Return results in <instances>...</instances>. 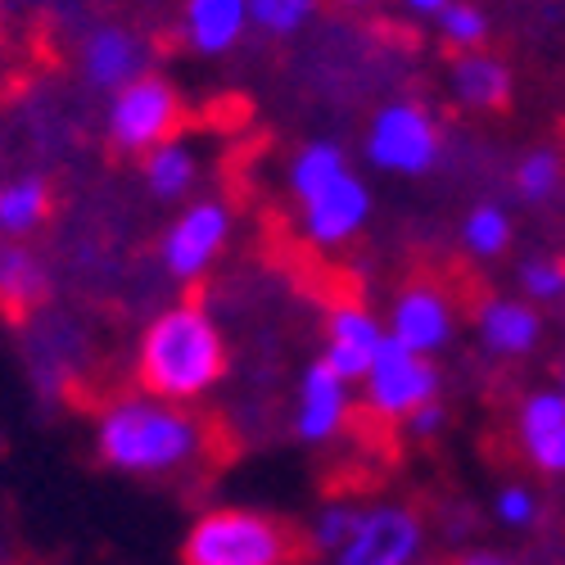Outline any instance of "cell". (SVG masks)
<instances>
[{
  "mask_svg": "<svg viewBox=\"0 0 565 565\" xmlns=\"http://www.w3.org/2000/svg\"><path fill=\"white\" fill-rule=\"evenodd\" d=\"M45 290H51V276L36 263V254L19 241H0V308L23 317L45 299Z\"/></svg>",
  "mask_w": 565,
  "mask_h": 565,
  "instance_id": "e0dca14e",
  "label": "cell"
},
{
  "mask_svg": "<svg viewBox=\"0 0 565 565\" xmlns=\"http://www.w3.org/2000/svg\"><path fill=\"white\" fill-rule=\"evenodd\" d=\"M461 241H466V249L476 258H498L511 245V222H507L502 209L480 204V209H470V217L461 226Z\"/></svg>",
  "mask_w": 565,
  "mask_h": 565,
  "instance_id": "44dd1931",
  "label": "cell"
},
{
  "mask_svg": "<svg viewBox=\"0 0 565 565\" xmlns=\"http://www.w3.org/2000/svg\"><path fill=\"white\" fill-rule=\"evenodd\" d=\"M303 204V231L308 241L331 249V245H344L362 231L366 213H371V191L353 177V172H340L335 181H326L321 191H312Z\"/></svg>",
  "mask_w": 565,
  "mask_h": 565,
  "instance_id": "9c48e42d",
  "label": "cell"
},
{
  "mask_svg": "<svg viewBox=\"0 0 565 565\" xmlns=\"http://www.w3.org/2000/svg\"><path fill=\"white\" fill-rule=\"evenodd\" d=\"M231 235V213L226 204L217 200H204V204H191L163 235V267L177 276V280H195L213 267V258L222 254Z\"/></svg>",
  "mask_w": 565,
  "mask_h": 565,
  "instance_id": "ba28073f",
  "label": "cell"
},
{
  "mask_svg": "<svg viewBox=\"0 0 565 565\" xmlns=\"http://www.w3.org/2000/svg\"><path fill=\"white\" fill-rule=\"evenodd\" d=\"M561 394H565V390H561Z\"/></svg>",
  "mask_w": 565,
  "mask_h": 565,
  "instance_id": "836d02e7",
  "label": "cell"
},
{
  "mask_svg": "<svg viewBox=\"0 0 565 565\" xmlns=\"http://www.w3.org/2000/svg\"><path fill=\"white\" fill-rule=\"evenodd\" d=\"M340 6H349V10H358V6H371V0H340Z\"/></svg>",
  "mask_w": 565,
  "mask_h": 565,
  "instance_id": "d6a6232c",
  "label": "cell"
},
{
  "mask_svg": "<svg viewBox=\"0 0 565 565\" xmlns=\"http://www.w3.org/2000/svg\"><path fill=\"white\" fill-rule=\"evenodd\" d=\"M457 565H515V561H511V556H502V552L476 547V552H466V556H457Z\"/></svg>",
  "mask_w": 565,
  "mask_h": 565,
  "instance_id": "4dcf8cb0",
  "label": "cell"
},
{
  "mask_svg": "<svg viewBox=\"0 0 565 565\" xmlns=\"http://www.w3.org/2000/svg\"><path fill=\"white\" fill-rule=\"evenodd\" d=\"M366 159L381 172L420 177L439 159V127L420 105H385L366 127Z\"/></svg>",
  "mask_w": 565,
  "mask_h": 565,
  "instance_id": "5b68a950",
  "label": "cell"
},
{
  "mask_svg": "<svg viewBox=\"0 0 565 565\" xmlns=\"http://www.w3.org/2000/svg\"><path fill=\"white\" fill-rule=\"evenodd\" d=\"M195 172H200V163H195L191 146H181V140H163V146H154L146 154V185L159 200H181L195 185Z\"/></svg>",
  "mask_w": 565,
  "mask_h": 565,
  "instance_id": "d6986e66",
  "label": "cell"
},
{
  "mask_svg": "<svg viewBox=\"0 0 565 565\" xmlns=\"http://www.w3.org/2000/svg\"><path fill=\"white\" fill-rule=\"evenodd\" d=\"M452 96L466 109H502L511 100V68L493 55L461 51V60L452 64Z\"/></svg>",
  "mask_w": 565,
  "mask_h": 565,
  "instance_id": "2e32d148",
  "label": "cell"
},
{
  "mask_svg": "<svg viewBox=\"0 0 565 565\" xmlns=\"http://www.w3.org/2000/svg\"><path fill=\"white\" fill-rule=\"evenodd\" d=\"M390 340H398L412 353H439L452 340V308L435 286H412L394 312H390Z\"/></svg>",
  "mask_w": 565,
  "mask_h": 565,
  "instance_id": "7c38bea8",
  "label": "cell"
},
{
  "mask_svg": "<svg viewBox=\"0 0 565 565\" xmlns=\"http://www.w3.org/2000/svg\"><path fill=\"white\" fill-rule=\"evenodd\" d=\"M353 525H358V507H344V502L321 507V511H317V521H312V534H308V547L335 556V552L349 543Z\"/></svg>",
  "mask_w": 565,
  "mask_h": 565,
  "instance_id": "d4e9b609",
  "label": "cell"
},
{
  "mask_svg": "<svg viewBox=\"0 0 565 565\" xmlns=\"http://www.w3.org/2000/svg\"><path fill=\"white\" fill-rule=\"evenodd\" d=\"M493 511H498V521H502L507 530H525V525H534L539 502H534V493H530L525 484H507V489H498Z\"/></svg>",
  "mask_w": 565,
  "mask_h": 565,
  "instance_id": "83f0119b",
  "label": "cell"
},
{
  "mask_svg": "<svg viewBox=\"0 0 565 565\" xmlns=\"http://www.w3.org/2000/svg\"><path fill=\"white\" fill-rule=\"evenodd\" d=\"M340 172H349V159L340 146H331V140H312V146H303L290 163V191L299 200H308L312 191H321L326 181H335Z\"/></svg>",
  "mask_w": 565,
  "mask_h": 565,
  "instance_id": "ffe728a7",
  "label": "cell"
},
{
  "mask_svg": "<svg viewBox=\"0 0 565 565\" xmlns=\"http://www.w3.org/2000/svg\"><path fill=\"white\" fill-rule=\"evenodd\" d=\"M349 420V381L335 375L326 362H312L299 381V407H295V435L303 444L335 439Z\"/></svg>",
  "mask_w": 565,
  "mask_h": 565,
  "instance_id": "8fae6325",
  "label": "cell"
},
{
  "mask_svg": "<svg viewBox=\"0 0 565 565\" xmlns=\"http://www.w3.org/2000/svg\"><path fill=\"white\" fill-rule=\"evenodd\" d=\"M177 122H181V96L172 90V82L140 73V77H131L127 86L114 90L105 127H109V140L118 150L150 154L154 146L172 140Z\"/></svg>",
  "mask_w": 565,
  "mask_h": 565,
  "instance_id": "277c9868",
  "label": "cell"
},
{
  "mask_svg": "<svg viewBox=\"0 0 565 565\" xmlns=\"http://www.w3.org/2000/svg\"><path fill=\"white\" fill-rule=\"evenodd\" d=\"M476 326H480L484 349L498 353V358H521V353H530V349L539 344V335H543L539 312H534L530 303H521V299H489V303L480 308Z\"/></svg>",
  "mask_w": 565,
  "mask_h": 565,
  "instance_id": "5bb4252c",
  "label": "cell"
},
{
  "mask_svg": "<svg viewBox=\"0 0 565 565\" xmlns=\"http://www.w3.org/2000/svg\"><path fill=\"white\" fill-rule=\"evenodd\" d=\"M561 426H565V394L561 390H539L525 398V407H521V444L525 448L539 444L543 435L561 430Z\"/></svg>",
  "mask_w": 565,
  "mask_h": 565,
  "instance_id": "7402d4cb",
  "label": "cell"
},
{
  "mask_svg": "<svg viewBox=\"0 0 565 565\" xmlns=\"http://www.w3.org/2000/svg\"><path fill=\"white\" fill-rule=\"evenodd\" d=\"M420 547H426L420 515L412 507L381 502L371 511H358V525L335 552V565H416Z\"/></svg>",
  "mask_w": 565,
  "mask_h": 565,
  "instance_id": "52a82bcc",
  "label": "cell"
},
{
  "mask_svg": "<svg viewBox=\"0 0 565 565\" xmlns=\"http://www.w3.org/2000/svg\"><path fill=\"white\" fill-rule=\"evenodd\" d=\"M226 375V344L204 308H168L159 312L136 349V381L146 394L168 403H195Z\"/></svg>",
  "mask_w": 565,
  "mask_h": 565,
  "instance_id": "7a4b0ae2",
  "label": "cell"
},
{
  "mask_svg": "<svg viewBox=\"0 0 565 565\" xmlns=\"http://www.w3.org/2000/svg\"><path fill=\"white\" fill-rule=\"evenodd\" d=\"M556 181H561V159L552 150H534L515 168V191L525 200H547L556 191Z\"/></svg>",
  "mask_w": 565,
  "mask_h": 565,
  "instance_id": "484cf974",
  "label": "cell"
},
{
  "mask_svg": "<svg viewBox=\"0 0 565 565\" xmlns=\"http://www.w3.org/2000/svg\"><path fill=\"white\" fill-rule=\"evenodd\" d=\"M82 73L90 86L118 90L131 77L146 73V45H140L127 28H100V32H90L86 51H82Z\"/></svg>",
  "mask_w": 565,
  "mask_h": 565,
  "instance_id": "4fadbf2b",
  "label": "cell"
},
{
  "mask_svg": "<svg viewBox=\"0 0 565 565\" xmlns=\"http://www.w3.org/2000/svg\"><path fill=\"white\" fill-rule=\"evenodd\" d=\"M317 10V0H249V19L276 36L299 32Z\"/></svg>",
  "mask_w": 565,
  "mask_h": 565,
  "instance_id": "cb8c5ba5",
  "label": "cell"
},
{
  "mask_svg": "<svg viewBox=\"0 0 565 565\" xmlns=\"http://www.w3.org/2000/svg\"><path fill=\"white\" fill-rule=\"evenodd\" d=\"M303 552L295 525L254 507H213L181 539V565H299Z\"/></svg>",
  "mask_w": 565,
  "mask_h": 565,
  "instance_id": "3957f363",
  "label": "cell"
},
{
  "mask_svg": "<svg viewBox=\"0 0 565 565\" xmlns=\"http://www.w3.org/2000/svg\"><path fill=\"white\" fill-rule=\"evenodd\" d=\"M521 290L530 295V299H561L565 295V267L561 263H552V258H534V263H525L521 267Z\"/></svg>",
  "mask_w": 565,
  "mask_h": 565,
  "instance_id": "4316f807",
  "label": "cell"
},
{
  "mask_svg": "<svg viewBox=\"0 0 565 565\" xmlns=\"http://www.w3.org/2000/svg\"><path fill=\"white\" fill-rule=\"evenodd\" d=\"M525 452H530V461H534L539 470H547V476H565V426L552 430V435H543V439L530 444Z\"/></svg>",
  "mask_w": 565,
  "mask_h": 565,
  "instance_id": "f1b7e54d",
  "label": "cell"
},
{
  "mask_svg": "<svg viewBox=\"0 0 565 565\" xmlns=\"http://www.w3.org/2000/svg\"><path fill=\"white\" fill-rule=\"evenodd\" d=\"M45 209H51V195H45L41 177H19L10 185H0V235L23 241L28 231L45 222Z\"/></svg>",
  "mask_w": 565,
  "mask_h": 565,
  "instance_id": "ac0fdd59",
  "label": "cell"
},
{
  "mask_svg": "<svg viewBox=\"0 0 565 565\" xmlns=\"http://www.w3.org/2000/svg\"><path fill=\"white\" fill-rule=\"evenodd\" d=\"M381 344H385V326L358 303H340V308H331V317H326V353H321V362L353 385V381L366 375V366L375 362Z\"/></svg>",
  "mask_w": 565,
  "mask_h": 565,
  "instance_id": "30bf717a",
  "label": "cell"
},
{
  "mask_svg": "<svg viewBox=\"0 0 565 565\" xmlns=\"http://www.w3.org/2000/svg\"><path fill=\"white\" fill-rule=\"evenodd\" d=\"M209 448V426L181 403L136 394L118 398L96 420V452L122 476H172L200 461Z\"/></svg>",
  "mask_w": 565,
  "mask_h": 565,
  "instance_id": "6da1fadb",
  "label": "cell"
},
{
  "mask_svg": "<svg viewBox=\"0 0 565 565\" xmlns=\"http://www.w3.org/2000/svg\"><path fill=\"white\" fill-rule=\"evenodd\" d=\"M366 407L385 420H403L407 412H416L420 403L439 398V371L426 353H412L398 340L385 335L381 353L366 366Z\"/></svg>",
  "mask_w": 565,
  "mask_h": 565,
  "instance_id": "8992f818",
  "label": "cell"
},
{
  "mask_svg": "<svg viewBox=\"0 0 565 565\" xmlns=\"http://www.w3.org/2000/svg\"><path fill=\"white\" fill-rule=\"evenodd\" d=\"M245 23H249V0H185V41L200 55L231 51Z\"/></svg>",
  "mask_w": 565,
  "mask_h": 565,
  "instance_id": "9a60e30c",
  "label": "cell"
},
{
  "mask_svg": "<svg viewBox=\"0 0 565 565\" xmlns=\"http://www.w3.org/2000/svg\"><path fill=\"white\" fill-rule=\"evenodd\" d=\"M439 19V32L448 45H457V51H480V41L489 36V23L476 6H466V0H448V6L435 14Z\"/></svg>",
  "mask_w": 565,
  "mask_h": 565,
  "instance_id": "603a6c76",
  "label": "cell"
},
{
  "mask_svg": "<svg viewBox=\"0 0 565 565\" xmlns=\"http://www.w3.org/2000/svg\"><path fill=\"white\" fill-rule=\"evenodd\" d=\"M444 420H448L444 403H439V398H430V403H420L416 412H407V416H403V426H407V435H412V439H435V435L444 430Z\"/></svg>",
  "mask_w": 565,
  "mask_h": 565,
  "instance_id": "f546056e",
  "label": "cell"
},
{
  "mask_svg": "<svg viewBox=\"0 0 565 565\" xmlns=\"http://www.w3.org/2000/svg\"><path fill=\"white\" fill-rule=\"evenodd\" d=\"M403 6H407V10H416V14H439V10L448 6V0H403Z\"/></svg>",
  "mask_w": 565,
  "mask_h": 565,
  "instance_id": "1f68e13d",
  "label": "cell"
}]
</instances>
